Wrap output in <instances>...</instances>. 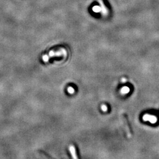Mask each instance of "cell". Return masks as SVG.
I'll return each mask as SVG.
<instances>
[{
    "label": "cell",
    "mask_w": 159,
    "mask_h": 159,
    "mask_svg": "<svg viewBox=\"0 0 159 159\" xmlns=\"http://www.w3.org/2000/svg\"><path fill=\"white\" fill-rule=\"evenodd\" d=\"M63 54H64V56H66L67 55V51H65L64 49H62L61 51H57V52H54L53 51H50L49 54L48 55H44V56H42V59L44 62H48V60H49L50 58L53 57H60Z\"/></svg>",
    "instance_id": "1"
},
{
    "label": "cell",
    "mask_w": 159,
    "mask_h": 159,
    "mask_svg": "<svg viewBox=\"0 0 159 159\" xmlns=\"http://www.w3.org/2000/svg\"><path fill=\"white\" fill-rule=\"evenodd\" d=\"M143 120L144 122H149L152 124H155L157 122V118L155 116L150 114H144L143 116Z\"/></svg>",
    "instance_id": "2"
},
{
    "label": "cell",
    "mask_w": 159,
    "mask_h": 159,
    "mask_svg": "<svg viewBox=\"0 0 159 159\" xmlns=\"http://www.w3.org/2000/svg\"><path fill=\"white\" fill-rule=\"evenodd\" d=\"M99 4L100 5L101 9V12L102 15H107L108 14V11L107 8L106 6L105 5V4H104L103 0H98Z\"/></svg>",
    "instance_id": "3"
},
{
    "label": "cell",
    "mask_w": 159,
    "mask_h": 159,
    "mask_svg": "<svg viewBox=\"0 0 159 159\" xmlns=\"http://www.w3.org/2000/svg\"><path fill=\"white\" fill-rule=\"evenodd\" d=\"M69 151H70L71 155L73 159H78V157L76 155L75 149L73 146H70V147H69Z\"/></svg>",
    "instance_id": "4"
},
{
    "label": "cell",
    "mask_w": 159,
    "mask_h": 159,
    "mask_svg": "<svg viewBox=\"0 0 159 159\" xmlns=\"http://www.w3.org/2000/svg\"><path fill=\"white\" fill-rule=\"evenodd\" d=\"M130 91V89L128 87L124 86V87H123L122 89H121L120 93L123 94V95H125V94H128Z\"/></svg>",
    "instance_id": "5"
},
{
    "label": "cell",
    "mask_w": 159,
    "mask_h": 159,
    "mask_svg": "<svg viewBox=\"0 0 159 159\" xmlns=\"http://www.w3.org/2000/svg\"><path fill=\"white\" fill-rule=\"evenodd\" d=\"M92 10L94 12H95V13H98V12H101V9L100 6L95 5V6H94V7L92 8Z\"/></svg>",
    "instance_id": "6"
},
{
    "label": "cell",
    "mask_w": 159,
    "mask_h": 159,
    "mask_svg": "<svg viewBox=\"0 0 159 159\" xmlns=\"http://www.w3.org/2000/svg\"><path fill=\"white\" fill-rule=\"evenodd\" d=\"M67 91H68V93L71 94H73L74 93V91H75L74 88L72 87H69L68 89H67Z\"/></svg>",
    "instance_id": "7"
},
{
    "label": "cell",
    "mask_w": 159,
    "mask_h": 159,
    "mask_svg": "<svg viewBox=\"0 0 159 159\" xmlns=\"http://www.w3.org/2000/svg\"><path fill=\"white\" fill-rule=\"evenodd\" d=\"M101 108L102 111H104V112H105V111H107V107L105 105H102L101 107Z\"/></svg>",
    "instance_id": "8"
},
{
    "label": "cell",
    "mask_w": 159,
    "mask_h": 159,
    "mask_svg": "<svg viewBox=\"0 0 159 159\" xmlns=\"http://www.w3.org/2000/svg\"><path fill=\"white\" fill-rule=\"evenodd\" d=\"M122 83H125L127 81V80H126V78H123L122 79Z\"/></svg>",
    "instance_id": "9"
}]
</instances>
